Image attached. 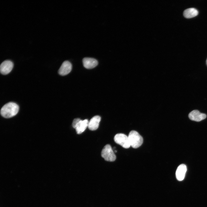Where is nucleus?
I'll return each instance as SVG.
<instances>
[{
	"label": "nucleus",
	"instance_id": "obj_5",
	"mask_svg": "<svg viewBox=\"0 0 207 207\" xmlns=\"http://www.w3.org/2000/svg\"><path fill=\"white\" fill-rule=\"evenodd\" d=\"M114 140L116 143L125 148H128L131 146L128 136L122 133H118L114 136Z\"/></svg>",
	"mask_w": 207,
	"mask_h": 207
},
{
	"label": "nucleus",
	"instance_id": "obj_9",
	"mask_svg": "<svg viewBox=\"0 0 207 207\" xmlns=\"http://www.w3.org/2000/svg\"><path fill=\"white\" fill-rule=\"evenodd\" d=\"M101 119V117L98 115L93 117L89 122L88 127L89 129L91 131H94L97 129Z\"/></svg>",
	"mask_w": 207,
	"mask_h": 207
},
{
	"label": "nucleus",
	"instance_id": "obj_13",
	"mask_svg": "<svg viewBox=\"0 0 207 207\" xmlns=\"http://www.w3.org/2000/svg\"><path fill=\"white\" fill-rule=\"evenodd\" d=\"M206 64H207V60H206Z\"/></svg>",
	"mask_w": 207,
	"mask_h": 207
},
{
	"label": "nucleus",
	"instance_id": "obj_10",
	"mask_svg": "<svg viewBox=\"0 0 207 207\" xmlns=\"http://www.w3.org/2000/svg\"><path fill=\"white\" fill-rule=\"evenodd\" d=\"M84 66L87 69H91L96 67L98 64L95 59L90 57H85L83 60Z\"/></svg>",
	"mask_w": 207,
	"mask_h": 207
},
{
	"label": "nucleus",
	"instance_id": "obj_6",
	"mask_svg": "<svg viewBox=\"0 0 207 207\" xmlns=\"http://www.w3.org/2000/svg\"><path fill=\"white\" fill-rule=\"evenodd\" d=\"M13 66L14 64L12 62L9 60H5L0 65V72L2 74L6 75L11 71Z\"/></svg>",
	"mask_w": 207,
	"mask_h": 207
},
{
	"label": "nucleus",
	"instance_id": "obj_2",
	"mask_svg": "<svg viewBox=\"0 0 207 207\" xmlns=\"http://www.w3.org/2000/svg\"><path fill=\"white\" fill-rule=\"evenodd\" d=\"M128 137L131 146L134 148L139 147L143 143V137L136 131H131Z\"/></svg>",
	"mask_w": 207,
	"mask_h": 207
},
{
	"label": "nucleus",
	"instance_id": "obj_1",
	"mask_svg": "<svg viewBox=\"0 0 207 207\" xmlns=\"http://www.w3.org/2000/svg\"><path fill=\"white\" fill-rule=\"evenodd\" d=\"M18 105L13 102H9L4 105L1 110V114L3 117L9 118L16 115L19 110Z\"/></svg>",
	"mask_w": 207,
	"mask_h": 207
},
{
	"label": "nucleus",
	"instance_id": "obj_7",
	"mask_svg": "<svg viewBox=\"0 0 207 207\" xmlns=\"http://www.w3.org/2000/svg\"><path fill=\"white\" fill-rule=\"evenodd\" d=\"M189 119L193 121L199 122L204 119L206 117V115L200 112L198 110H194L191 112L189 114Z\"/></svg>",
	"mask_w": 207,
	"mask_h": 207
},
{
	"label": "nucleus",
	"instance_id": "obj_3",
	"mask_svg": "<svg viewBox=\"0 0 207 207\" xmlns=\"http://www.w3.org/2000/svg\"><path fill=\"white\" fill-rule=\"evenodd\" d=\"M89 121L87 119L82 120L79 118L74 119L72 123V127L75 129L78 134L83 132L88 126Z\"/></svg>",
	"mask_w": 207,
	"mask_h": 207
},
{
	"label": "nucleus",
	"instance_id": "obj_11",
	"mask_svg": "<svg viewBox=\"0 0 207 207\" xmlns=\"http://www.w3.org/2000/svg\"><path fill=\"white\" fill-rule=\"evenodd\" d=\"M187 170V167L185 164H182L179 166L176 172V177L177 180L181 181L184 179Z\"/></svg>",
	"mask_w": 207,
	"mask_h": 207
},
{
	"label": "nucleus",
	"instance_id": "obj_12",
	"mask_svg": "<svg viewBox=\"0 0 207 207\" xmlns=\"http://www.w3.org/2000/svg\"><path fill=\"white\" fill-rule=\"evenodd\" d=\"M198 14V10L194 8H190L185 9L183 12V15L187 18H191L197 16Z\"/></svg>",
	"mask_w": 207,
	"mask_h": 207
},
{
	"label": "nucleus",
	"instance_id": "obj_4",
	"mask_svg": "<svg viewBox=\"0 0 207 207\" xmlns=\"http://www.w3.org/2000/svg\"><path fill=\"white\" fill-rule=\"evenodd\" d=\"M101 156L104 160L108 161H114L116 159V156L111 146L109 144L105 145L101 152Z\"/></svg>",
	"mask_w": 207,
	"mask_h": 207
},
{
	"label": "nucleus",
	"instance_id": "obj_8",
	"mask_svg": "<svg viewBox=\"0 0 207 207\" xmlns=\"http://www.w3.org/2000/svg\"><path fill=\"white\" fill-rule=\"evenodd\" d=\"M72 69V65L68 61H64L58 70V73L62 76H64L69 74Z\"/></svg>",
	"mask_w": 207,
	"mask_h": 207
}]
</instances>
